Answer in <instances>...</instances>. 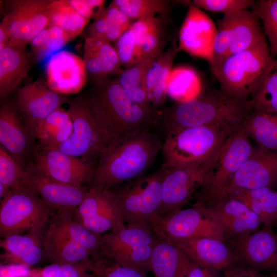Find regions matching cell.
I'll use <instances>...</instances> for the list:
<instances>
[{"label":"cell","instance_id":"1","mask_svg":"<svg viewBox=\"0 0 277 277\" xmlns=\"http://www.w3.org/2000/svg\"><path fill=\"white\" fill-rule=\"evenodd\" d=\"M163 143L149 130L113 142L98 155L91 186L108 190L144 175L153 163Z\"/></svg>","mask_w":277,"mask_h":277},{"label":"cell","instance_id":"2","mask_svg":"<svg viewBox=\"0 0 277 277\" xmlns=\"http://www.w3.org/2000/svg\"><path fill=\"white\" fill-rule=\"evenodd\" d=\"M253 111L251 100L232 97L214 89L202 96L176 102L159 111V122L166 134L204 126L239 128Z\"/></svg>","mask_w":277,"mask_h":277},{"label":"cell","instance_id":"3","mask_svg":"<svg viewBox=\"0 0 277 277\" xmlns=\"http://www.w3.org/2000/svg\"><path fill=\"white\" fill-rule=\"evenodd\" d=\"M95 116L115 142L159 122V111L147 110L132 101L118 78L96 83L87 99Z\"/></svg>","mask_w":277,"mask_h":277},{"label":"cell","instance_id":"4","mask_svg":"<svg viewBox=\"0 0 277 277\" xmlns=\"http://www.w3.org/2000/svg\"><path fill=\"white\" fill-rule=\"evenodd\" d=\"M275 64L266 38L248 49L225 56L210 67L223 93L251 100Z\"/></svg>","mask_w":277,"mask_h":277},{"label":"cell","instance_id":"5","mask_svg":"<svg viewBox=\"0 0 277 277\" xmlns=\"http://www.w3.org/2000/svg\"><path fill=\"white\" fill-rule=\"evenodd\" d=\"M239 128L204 126L168 132L162 148L163 165L211 168L227 138Z\"/></svg>","mask_w":277,"mask_h":277},{"label":"cell","instance_id":"6","mask_svg":"<svg viewBox=\"0 0 277 277\" xmlns=\"http://www.w3.org/2000/svg\"><path fill=\"white\" fill-rule=\"evenodd\" d=\"M162 175L161 168L109 189L126 225L151 228L162 206Z\"/></svg>","mask_w":277,"mask_h":277},{"label":"cell","instance_id":"7","mask_svg":"<svg viewBox=\"0 0 277 277\" xmlns=\"http://www.w3.org/2000/svg\"><path fill=\"white\" fill-rule=\"evenodd\" d=\"M159 240L149 227L125 224L101 235L99 252L119 264L147 273L151 271V258Z\"/></svg>","mask_w":277,"mask_h":277},{"label":"cell","instance_id":"8","mask_svg":"<svg viewBox=\"0 0 277 277\" xmlns=\"http://www.w3.org/2000/svg\"><path fill=\"white\" fill-rule=\"evenodd\" d=\"M255 148L241 126L227 138L194 197L206 203L223 196L233 176L251 156Z\"/></svg>","mask_w":277,"mask_h":277},{"label":"cell","instance_id":"9","mask_svg":"<svg viewBox=\"0 0 277 277\" xmlns=\"http://www.w3.org/2000/svg\"><path fill=\"white\" fill-rule=\"evenodd\" d=\"M55 211L30 187L11 189L1 201V237L42 230Z\"/></svg>","mask_w":277,"mask_h":277},{"label":"cell","instance_id":"10","mask_svg":"<svg viewBox=\"0 0 277 277\" xmlns=\"http://www.w3.org/2000/svg\"><path fill=\"white\" fill-rule=\"evenodd\" d=\"M73 130L69 138L56 148L70 155L90 160L114 142L93 114L87 99L76 97L67 109Z\"/></svg>","mask_w":277,"mask_h":277},{"label":"cell","instance_id":"11","mask_svg":"<svg viewBox=\"0 0 277 277\" xmlns=\"http://www.w3.org/2000/svg\"><path fill=\"white\" fill-rule=\"evenodd\" d=\"M151 229L158 239L171 243L200 236L224 241L227 239L220 225L198 202L168 215L157 216L152 221Z\"/></svg>","mask_w":277,"mask_h":277},{"label":"cell","instance_id":"12","mask_svg":"<svg viewBox=\"0 0 277 277\" xmlns=\"http://www.w3.org/2000/svg\"><path fill=\"white\" fill-rule=\"evenodd\" d=\"M258 16L248 9L224 14L217 21L210 65L225 56L248 49L266 38Z\"/></svg>","mask_w":277,"mask_h":277},{"label":"cell","instance_id":"13","mask_svg":"<svg viewBox=\"0 0 277 277\" xmlns=\"http://www.w3.org/2000/svg\"><path fill=\"white\" fill-rule=\"evenodd\" d=\"M29 167L50 178L77 186L92 183L95 168L90 160L74 156L56 148L39 144L32 149Z\"/></svg>","mask_w":277,"mask_h":277},{"label":"cell","instance_id":"14","mask_svg":"<svg viewBox=\"0 0 277 277\" xmlns=\"http://www.w3.org/2000/svg\"><path fill=\"white\" fill-rule=\"evenodd\" d=\"M49 2L44 0L10 1L0 24L9 33L8 45L25 48L38 33L48 26Z\"/></svg>","mask_w":277,"mask_h":277},{"label":"cell","instance_id":"15","mask_svg":"<svg viewBox=\"0 0 277 277\" xmlns=\"http://www.w3.org/2000/svg\"><path fill=\"white\" fill-rule=\"evenodd\" d=\"M230 243L243 267L259 272H277V233L271 227L232 238Z\"/></svg>","mask_w":277,"mask_h":277},{"label":"cell","instance_id":"16","mask_svg":"<svg viewBox=\"0 0 277 277\" xmlns=\"http://www.w3.org/2000/svg\"><path fill=\"white\" fill-rule=\"evenodd\" d=\"M162 203L158 216L182 209L198 191L210 169L162 165Z\"/></svg>","mask_w":277,"mask_h":277},{"label":"cell","instance_id":"17","mask_svg":"<svg viewBox=\"0 0 277 277\" xmlns=\"http://www.w3.org/2000/svg\"><path fill=\"white\" fill-rule=\"evenodd\" d=\"M73 216L88 230L100 235L125 225L111 191L92 186Z\"/></svg>","mask_w":277,"mask_h":277},{"label":"cell","instance_id":"18","mask_svg":"<svg viewBox=\"0 0 277 277\" xmlns=\"http://www.w3.org/2000/svg\"><path fill=\"white\" fill-rule=\"evenodd\" d=\"M181 26L179 34V51H183L211 64L216 26L203 11L192 4Z\"/></svg>","mask_w":277,"mask_h":277},{"label":"cell","instance_id":"19","mask_svg":"<svg viewBox=\"0 0 277 277\" xmlns=\"http://www.w3.org/2000/svg\"><path fill=\"white\" fill-rule=\"evenodd\" d=\"M65 98L40 81L26 84L18 89L16 108L33 138L37 125L50 113L62 107Z\"/></svg>","mask_w":277,"mask_h":277},{"label":"cell","instance_id":"20","mask_svg":"<svg viewBox=\"0 0 277 277\" xmlns=\"http://www.w3.org/2000/svg\"><path fill=\"white\" fill-rule=\"evenodd\" d=\"M200 204L220 225L227 238L254 231L262 224L260 217L246 205L228 195Z\"/></svg>","mask_w":277,"mask_h":277},{"label":"cell","instance_id":"21","mask_svg":"<svg viewBox=\"0 0 277 277\" xmlns=\"http://www.w3.org/2000/svg\"><path fill=\"white\" fill-rule=\"evenodd\" d=\"M25 186L33 189L51 208L72 213L85 197L88 190L44 175L28 166Z\"/></svg>","mask_w":277,"mask_h":277},{"label":"cell","instance_id":"22","mask_svg":"<svg viewBox=\"0 0 277 277\" xmlns=\"http://www.w3.org/2000/svg\"><path fill=\"white\" fill-rule=\"evenodd\" d=\"M276 184L277 150L259 147L233 176L224 195L237 190L272 188Z\"/></svg>","mask_w":277,"mask_h":277},{"label":"cell","instance_id":"23","mask_svg":"<svg viewBox=\"0 0 277 277\" xmlns=\"http://www.w3.org/2000/svg\"><path fill=\"white\" fill-rule=\"evenodd\" d=\"M47 85L52 90L73 94L85 86L87 71L83 59L67 50L53 54L46 64Z\"/></svg>","mask_w":277,"mask_h":277},{"label":"cell","instance_id":"24","mask_svg":"<svg viewBox=\"0 0 277 277\" xmlns=\"http://www.w3.org/2000/svg\"><path fill=\"white\" fill-rule=\"evenodd\" d=\"M172 243L193 262L223 272L239 265L234 252L224 240L200 236Z\"/></svg>","mask_w":277,"mask_h":277},{"label":"cell","instance_id":"25","mask_svg":"<svg viewBox=\"0 0 277 277\" xmlns=\"http://www.w3.org/2000/svg\"><path fill=\"white\" fill-rule=\"evenodd\" d=\"M33 139L17 110L11 105L3 104L0 109V143L24 168V160L32 150Z\"/></svg>","mask_w":277,"mask_h":277},{"label":"cell","instance_id":"26","mask_svg":"<svg viewBox=\"0 0 277 277\" xmlns=\"http://www.w3.org/2000/svg\"><path fill=\"white\" fill-rule=\"evenodd\" d=\"M83 60L87 73L95 83L112 75H120L124 70L115 48L103 39L86 37Z\"/></svg>","mask_w":277,"mask_h":277},{"label":"cell","instance_id":"27","mask_svg":"<svg viewBox=\"0 0 277 277\" xmlns=\"http://www.w3.org/2000/svg\"><path fill=\"white\" fill-rule=\"evenodd\" d=\"M42 230L14 234L2 238L0 247L4 253L1 258L5 262L29 267L43 258Z\"/></svg>","mask_w":277,"mask_h":277},{"label":"cell","instance_id":"28","mask_svg":"<svg viewBox=\"0 0 277 277\" xmlns=\"http://www.w3.org/2000/svg\"><path fill=\"white\" fill-rule=\"evenodd\" d=\"M191 262L177 245L159 239L152 253L151 271L154 277H185Z\"/></svg>","mask_w":277,"mask_h":277},{"label":"cell","instance_id":"29","mask_svg":"<svg viewBox=\"0 0 277 277\" xmlns=\"http://www.w3.org/2000/svg\"><path fill=\"white\" fill-rule=\"evenodd\" d=\"M30 60L25 48L6 46L0 50V96L12 92L26 76Z\"/></svg>","mask_w":277,"mask_h":277},{"label":"cell","instance_id":"30","mask_svg":"<svg viewBox=\"0 0 277 277\" xmlns=\"http://www.w3.org/2000/svg\"><path fill=\"white\" fill-rule=\"evenodd\" d=\"M166 14L138 19L131 25L135 37L137 62L146 56L163 52Z\"/></svg>","mask_w":277,"mask_h":277},{"label":"cell","instance_id":"31","mask_svg":"<svg viewBox=\"0 0 277 277\" xmlns=\"http://www.w3.org/2000/svg\"><path fill=\"white\" fill-rule=\"evenodd\" d=\"M177 47L163 52L150 67L147 75L146 88L148 100L153 108L163 105L167 95V84Z\"/></svg>","mask_w":277,"mask_h":277},{"label":"cell","instance_id":"32","mask_svg":"<svg viewBox=\"0 0 277 277\" xmlns=\"http://www.w3.org/2000/svg\"><path fill=\"white\" fill-rule=\"evenodd\" d=\"M162 52L144 57L132 67L124 70L118 78L121 86L130 98L149 110H155L148 98L146 88L147 75L150 67Z\"/></svg>","mask_w":277,"mask_h":277},{"label":"cell","instance_id":"33","mask_svg":"<svg viewBox=\"0 0 277 277\" xmlns=\"http://www.w3.org/2000/svg\"><path fill=\"white\" fill-rule=\"evenodd\" d=\"M225 195L243 203L260 217L266 227H271L277 223V190L272 188L237 190Z\"/></svg>","mask_w":277,"mask_h":277},{"label":"cell","instance_id":"34","mask_svg":"<svg viewBox=\"0 0 277 277\" xmlns=\"http://www.w3.org/2000/svg\"><path fill=\"white\" fill-rule=\"evenodd\" d=\"M48 223L49 227L88 250L92 256L99 253L102 235L90 231L76 221L72 213L55 211Z\"/></svg>","mask_w":277,"mask_h":277},{"label":"cell","instance_id":"35","mask_svg":"<svg viewBox=\"0 0 277 277\" xmlns=\"http://www.w3.org/2000/svg\"><path fill=\"white\" fill-rule=\"evenodd\" d=\"M43 258L51 263H76L92 256L90 251L49 227L43 240Z\"/></svg>","mask_w":277,"mask_h":277},{"label":"cell","instance_id":"36","mask_svg":"<svg viewBox=\"0 0 277 277\" xmlns=\"http://www.w3.org/2000/svg\"><path fill=\"white\" fill-rule=\"evenodd\" d=\"M72 130L73 123L67 110L60 107L37 125L34 137L39 140L41 145L56 148L69 138Z\"/></svg>","mask_w":277,"mask_h":277},{"label":"cell","instance_id":"37","mask_svg":"<svg viewBox=\"0 0 277 277\" xmlns=\"http://www.w3.org/2000/svg\"><path fill=\"white\" fill-rule=\"evenodd\" d=\"M132 20L117 8L110 5L94 18L88 30V37L109 42L117 41L131 26Z\"/></svg>","mask_w":277,"mask_h":277},{"label":"cell","instance_id":"38","mask_svg":"<svg viewBox=\"0 0 277 277\" xmlns=\"http://www.w3.org/2000/svg\"><path fill=\"white\" fill-rule=\"evenodd\" d=\"M241 126L259 148L277 150V115L254 110Z\"/></svg>","mask_w":277,"mask_h":277},{"label":"cell","instance_id":"39","mask_svg":"<svg viewBox=\"0 0 277 277\" xmlns=\"http://www.w3.org/2000/svg\"><path fill=\"white\" fill-rule=\"evenodd\" d=\"M202 83L192 68L181 66L172 69L167 84V95L176 102L190 101L200 96Z\"/></svg>","mask_w":277,"mask_h":277},{"label":"cell","instance_id":"40","mask_svg":"<svg viewBox=\"0 0 277 277\" xmlns=\"http://www.w3.org/2000/svg\"><path fill=\"white\" fill-rule=\"evenodd\" d=\"M48 15V26H56L61 28L69 41L78 36L89 21L78 14L67 0L50 1Z\"/></svg>","mask_w":277,"mask_h":277},{"label":"cell","instance_id":"41","mask_svg":"<svg viewBox=\"0 0 277 277\" xmlns=\"http://www.w3.org/2000/svg\"><path fill=\"white\" fill-rule=\"evenodd\" d=\"M110 5L132 21L167 14L170 8V2L166 0H114Z\"/></svg>","mask_w":277,"mask_h":277},{"label":"cell","instance_id":"42","mask_svg":"<svg viewBox=\"0 0 277 277\" xmlns=\"http://www.w3.org/2000/svg\"><path fill=\"white\" fill-rule=\"evenodd\" d=\"M252 11L262 23L271 56L277 58V0H260L254 3Z\"/></svg>","mask_w":277,"mask_h":277},{"label":"cell","instance_id":"43","mask_svg":"<svg viewBox=\"0 0 277 277\" xmlns=\"http://www.w3.org/2000/svg\"><path fill=\"white\" fill-rule=\"evenodd\" d=\"M89 272L95 277H147L142 271L119 264L100 252L90 257Z\"/></svg>","mask_w":277,"mask_h":277},{"label":"cell","instance_id":"44","mask_svg":"<svg viewBox=\"0 0 277 277\" xmlns=\"http://www.w3.org/2000/svg\"><path fill=\"white\" fill-rule=\"evenodd\" d=\"M260 90L251 100L254 110L277 115V58Z\"/></svg>","mask_w":277,"mask_h":277},{"label":"cell","instance_id":"45","mask_svg":"<svg viewBox=\"0 0 277 277\" xmlns=\"http://www.w3.org/2000/svg\"><path fill=\"white\" fill-rule=\"evenodd\" d=\"M27 172L0 145V183L11 189L25 186Z\"/></svg>","mask_w":277,"mask_h":277},{"label":"cell","instance_id":"46","mask_svg":"<svg viewBox=\"0 0 277 277\" xmlns=\"http://www.w3.org/2000/svg\"><path fill=\"white\" fill-rule=\"evenodd\" d=\"M90 258L76 263H51L33 271L32 274L36 277H78L85 272H89Z\"/></svg>","mask_w":277,"mask_h":277},{"label":"cell","instance_id":"47","mask_svg":"<svg viewBox=\"0 0 277 277\" xmlns=\"http://www.w3.org/2000/svg\"><path fill=\"white\" fill-rule=\"evenodd\" d=\"M254 3L252 0H193L191 4L200 9L226 14L248 9Z\"/></svg>","mask_w":277,"mask_h":277},{"label":"cell","instance_id":"48","mask_svg":"<svg viewBox=\"0 0 277 277\" xmlns=\"http://www.w3.org/2000/svg\"><path fill=\"white\" fill-rule=\"evenodd\" d=\"M114 48L122 66L126 69L132 67L137 62L135 37L131 26L116 41Z\"/></svg>","mask_w":277,"mask_h":277},{"label":"cell","instance_id":"49","mask_svg":"<svg viewBox=\"0 0 277 277\" xmlns=\"http://www.w3.org/2000/svg\"><path fill=\"white\" fill-rule=\"evenodd\" d=\"M49 32L37 60L40 61L55 53L69 41L64 32L56 26H48Z\"/></svg>","mask_w":277,"mask_h":277},{"label":"cell","instance_id":"50","mask_svg":"<svg viewBox=\"0 0 277 277\" xmlns=\"http://www.w3.org/2000/svg\"><path fill=\"white\" fill-rule=\"evenodd\" d=\"M68 3L82 16L90 20L100 15L105 8L103 0H67Z\"/></svg>","mask_w":277,"mask_h":277},{"label":"cell","instance_id":"51","mask_svg":"<svg viewBox=\"0 0 277 277\" xmlns=\"http://www.w3.org/2000/svg\"><path fill=\"white\" fill-rule=\"evenodd\" d=\"M220 272L192 261L185 277H223L221 275Z\"/></svg>","mask_w":277,"mask_h":277},{"label":"cell","instance_id":"52","mask_svg":"<svg viewBox=\"0 0 277 277\" xmlns=\"http://www.w3.org/2000/svg\"><path fill=\"white\" fill-rule=\"evenodd\" d=\"M29 274L27 267L13 264L1 266V277H23Z\"/></svg>","mask_w":277,"mask_h":277},{"label":"cell","instance_id":"53","mask_svg":"<svg viewBox=\"0 0 277 277\" xmlns=\"http://www.w3.org/2000/svg\"><path fill=\"white\" fill-rule=\"evenodd\" d=\"M223 277H247L246 270L239 265L223 272Z\"/></svg>","mask_w":277,"mask_h":277},{"label":"cell","instance_id":"54","mask_svg":"<svg viewBox=\"0 0 277 277\" xmlns=\"http://www.w3.org/2000/svg\"><path fill=\"white\" fill-rule=\"evenodd\" d=\"M246 269V268H245ZM246 274L248 277H277V272L271 274H263L261 272L246 269Z\"/></svg>","mask_w":277,"mask_h":277},{"label":"cell","instance_id":"55","mask_svg":"<svg viewBox=\"0 0 277 277\" xmlns=\"http://www.w3.org/2000/svg\"><path fill=\"white\" fill-rule=\"evenodd\" d=\"M11 189L0 183V197L1 200L7 196Z\"/></svg>","mask_w":277,"mask_h":277},{"label":"cell","instance_id":"56","mask_svg":"<svg viewBox=\"0 0 277 277\" xmlns=\"http://www.w3.org/2000/svg\"><path fill=\"white\" fill-rule=\"evenodd\" d=\"M78 277H95V276L92 273L89 271H86L82 273Z\"/></svg>","mask_w":277,"mask_h":277}]
</instances>
